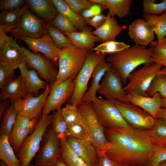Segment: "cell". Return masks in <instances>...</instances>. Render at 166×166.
Returning a JSON list of instances; mask_svg holds the SVG:
<instances>
[{
    "mask_svg": "<svg viewBox=\"0 0 166 166\" xmlns=\"http://www.w3.org/2000/svg\"><path fill=\"white\" fill-rule=\"evenodd\" d=\"M109 146L105 153L124 166H145L154 148L149 131L126 128L107 129Z\"/></svg>",
    "mask_w": 166,
    "mask_h": 166,
    "instance_id": "6da1fadb",
    "label": "cell"
},
{
    "mask_svg": "<svg viewBox=\"0 0 166 166\" xmlns=\"http://www.w3.org/2000/svg\"><path fill=\"white\" fill-rule=\"evenodd\" d=\"M152 48L135 44L121 52L108 57L106 61L110 63L123 83L128 81L129 75L139 66L153 63Z\"/></svg>",
    "mask_w": 166,
    "mask_h": 166,
    "instance_id": "7a4b0ae2",
    "label": "cell"
},
{
    "mask_svg": "<svg viewBox=\"0 0 166 166\" xmlns=\"http://www.w3.org/2000/svg\"><path fill=\"white\" fill-rule=\"evenodd\" d=\"M89 51L72 44L64 46L60 53L59 69L56 83L69 79H74L82 68Z\"/></svg>",
    "mask_w": 166,
    "mask_h": 166,
    "instance_id": "3957f363",
    "label": "cell"
},
{
    "mask_svg": "<svg viewBox=\"0 0 166 166\" xmlns=\"http://www.w3.org/2000/svg\"><path fill=\"white\" fill-rule=\"evenodd\" d=\"M77 107L81 115L82 125L86 130L97 153H105L109 143L105 134V128L98 120L91 103L81 101Z\"/></svg>",
    "mask_w": 166,
    "mask_h": 166,
    "instance_id": "277c9868",
    "label": "cell"
},
{
    "mask_svg": "<svg viewBox=\"0 0 166 166\" xmlns=\"http://www.w3.org/2000/svg\"><path fill=\"white\" fill-rule=\"evenodd\" d=\"M53 114L41 116L33 131L28 136L17 152L21 165L28 166L39 149L41 141L47 127L52 122Z\"/></svg>",
    "mask_w": 166,
    "mask_h": 166,
    "instance_id": "5b68a950",
    "label": "cell"
},
{
    "mask_svg": "<svg viewBox=\"0 0 166 166\" xmlns=\"http://www.w3.org/2000/svg\"><path fill=\"white\" fill-rule=\"evenodd\" d=\"M105 54L98 51H89L85 61L78 75L74 79L75 87L69 104L77 106L88 89V85L93 71L97 65L105 59Z\"/></svg>",
    "mask_w": 166,
    "mask_h": 166,
    "instance_id": "8992f818",
    "label": "cell"
},
{
    "mask_svg": "<svg viewBox=\"0 0 166 166\" xmlns=\"http://www.w3.org/2000/svg\"><path fill=\"white\" fill-rule=\"evenodd\" d=\"M161 67L152 63L144 65L139 69L132 72L128 78V83L124 87L126 93L146 96V92L155 77L159 73Z\"/></svg>",
    "mask_w": 166,
    "mask_h": 166,
    "instance_id": "52a82bcc",
    "label": "cell"
},
{
    "mask_svg": "<svg viewBox=\"0 0 166 166\" xmlns=\"http://www.w3.org/2000/svg\"><path fill=\"white\" fill-rule=\"evenodd\" d=\"M91 103L98 120L105 128L116 129L130 126L111 101L97 97Z\"/></svg>",
    "mask_w": 166,
    "mask_h": 166,
    "instance_id": "ba28073f",
    "label": "cell"
},
{
    "mask_svg": "<svg viewBox=\"0 0 166 166\" xmlns=\"http://www.w3.org/2000/svg\"><path fill=\"white\" fill-rule=\"evenodd\" d=\"M48 25L29 9L24 14L17 26L10 33L14 38L21 40L25 37L38 38L48 34Z\"/></svg>",
    "mask_w": 166,
    "mask_h": 166,
    "instance_id": "9c48e42d",
    "label": "cell"
},
{
    "mask_svg": "<svg viewBox=\"0 0 166 166\" xmlns=\"http://www.w3.org/2000/svg\"><path fill=\"white\" fill-rule=\"evenodd\" d=\"M110 101L116 105L124 118L132 127L149 131L155 125L156 119L140 107L130 103L117 101Z\"/></svg>",
    "mask_w": 166,
    "mask_h": 166,
    "instance_id": "30bf717a",
    "label": "cell"
},
{
    "mask_svg": "<svg viewBox=\"0 0 166 166\" xmlns=\"http://www.w3.org/2000/svg\"><path fill=\"white\" fill-rule=\"evenodd\" d=\"M74 87V79H69L59 83H53L41 116H46L52 111L61 109V106L71 98Z\"/></svg>",
    "mask_w": 166,
    "mask_h": 166,
    "instance_id": "8fae6325",
    "label": "cell"
},
{
    "mask_svg": "<svg viewBox=\"0 0 166 166\" xmlns=\"http://www.w3.org/2000/svg\"><path fill=\"white\" fill-rule=\"evenodd\" d=\"M122 83L118 75L111 67L102 79L97 92L109 101L129 103Z\"/></svg>",
    "mask_w": 166,
    "mask_h": 166,
    "instance_id": "7c38bea8",
    "label": "cell"
},
{
    "mask_svg": "<svg viewBox=\"0 0 166 166\" xmlns=\"http://www.w3.org/2000/svg\"><path fill=\"white\" fill-rule=\"evenodd\" d=\"M52 83L48 84L44 91L40 95L36 96L29 94L25 97L12 104L18 115L26 117L31 119L38 118L40 117L51 91Z\"/></svg>",
    "mask_w": 166,
    "mask_h": 166,
    "instance_id": "4fadbf2b",
    "label": "cell"
},
{
    "mask_svg": "<svg viewBox=\"0 0 166 166\" xmlns=\"http://www.w3.org/2000/svg\"><path fill=\"white\" fill-rule=\"evenodd\" d=\"M61 158V142L52 127L47 131L35 164L37 166H54Z\"/></svg>",
    "mask_w": 166,
    "mask_h": 166,
    "instance_id": "5bb4252c",
    "label": "cell"
},
{
    "mask_svg": "<svg viewBox=\"0 0 166 166\" xmlns=\"http://www.w3.org/2000/svg\"><path fill=\"white\" fill-rule=\"evenodd\" d=\"M26 56L27 66L35 70L47 82H54L56 80L58 72L53 61L40 53H33L21 45Z\"/></svg>",
    "mask_w": 166,
    "mask_h": 166,
    "instance_id": "9a60e30c",
    "label": "cell"
},
{
    "mask_svg": "<svg viewBox=\"0 0 166 166\" xmlns=\"http://www.w3.org/2000/svg\"><path fill=\"white\" fill-rule=\"evenodd\" d=\"M26 56L21 46L12 37L7 36L0 46V64L14 69L26 61Z\"/></svg>",
    "mask_w": 166,
    "mask_h": 166,
    "instance_id": "2e32d148",
    "label": "cell"
},
{
    "mask_svg": "<svg viewBox=\"0 0 166 166\" xmlns=\"http://www.w3.org/2000/svg\"><path fill=\"white\" fill-rule=\"evenodd\" d=\"M38 118L31 119L18 115L12 130L8 136L9 141L15 151H18L28 134L33 131Z\"/></svg>",
    "mask_w": 166,
    "mask_h": 166,
    "instance_id": "e0dca14e",
    "label": "cell"
},
{
    "mask_svg": "<svg viewBox=\"0 0 166 166\" xmlns=\"http://www.w3.org/2000/svg\"><path fill=\"white\" fill-rule=\"evenodd\" d=\"M21 40L26 43L29 49L33 52L42 53L56 64L58 63L61 49L56 45L52 38L48 34L36 38L25 37Z\"/></svg>",
    "mask_w": 166,
    "mask_h": 166,
    "instance_id": "ac0fdd59",
    "label": "cell"
},
{
    "mask_svg": "<svg viewBox=\"0 0 166 166\" xmlns=\"http://www.w3.org/2000/svg\"><path fill=\"white\" fill-rule=\"evenodd\" d=\"M67 142L72 151L89 166H97L98 156L90 141L68 136Z\"/></svg>",
    "mask_w": 166,
    "mask_h": 166,
    "instance_id": "d6986e66",
    "label": "cell"
},
{
    "mask_svg": "<svg viewBox=\"0 0 166 166\" xmlns=\"http://www.w3.org/2000/svg\"><path fill=\"white\" fill-rule=\"evenodd\" d=\"M128 34L136 44L145 46L153 41L155 38L152 27L143 19H137L129 25Z\"/></svg>",
    "mask_w": 166,
    "mask_h": 166,
    "instance_id": "ffe728a7",
    "label": "cell"
},
{
    "mask_svg": "<svg viewBox=\"0 0 166 166\" xmlns=\"http://www.w3.org/2000/svg\"><path fill=\"white\" fill-rule=\"evenodd\" d=\"M126 97L130 103L141 108L156 119V114L162 107V97L159 93L152 97L127 93Z\"/></svg>",
    "mask_w": 166,
    "mask_h": 166,
    "instance_id": "44dd1931",
    "label": "cell"
},
{
    "mask_svg": "<svg viewBox=\"0 0 166 166\" xmlns=\"http://www.w3.org/2000/svg\"><path fill=\"white\" fill-rule=\"evenodd\" d=\"M0 101L8 98L12 104L23 99L29 94L20 75L0 88Z\"/></svg>",
    "mask_w": 166,
    "mask_h": 166,
    "instance_id": "7402d4cb",
    "label": "cell"
},
{
    "mask_svg": "<svg viewBox=\"0 0 166 166\" xmlns=\"http://www.w3.org/2000/svg\"><path fill=\"white\" fill-rule=\"evenodd\" d=\"M111 67V64L105 59L101 61L97 65L92 74L91 85L83 96L81 101L91 103L97 97L96 93L101 80Z\"/></svg>",
    "mask_w": 166,
    "mask_h": 166,
    "instance_id": "603a6c76",
    "label": "cell"
},
{
    "mask_svg": "<svg viewBox=\"0 0 166 166\" xmlns=\"http://www.w3.org/2000/svg\"><path fill=\"white\" fill-rule=\"evenodd\" d=\"M20 74L29 94L38 96L40 90L46 88L48 83L42 80L34 69H28L26 61L19 68Z\"/></svg>",
    "mask_w": 166,
    "mask_h": 166,
    "instance_id": "cb8c5ba5",
    "label": "cell"
},
{
    "mask_svg": "<svg viewBox=\"0 0 166 166\" xmlns=\"http://www.w3.org/2000/svg\"><path fill=\"white\" fill-rule=\"evenodd\" d=\"M92 29L86 26L81 31L63 33L71 41L72 44L81 48L89 51L94 48L96 42H102L92 33Z\"/></svg>",
    "mask_w": 166,
    "mask_h": 166,
    "instance_id": "d4e9b609",
    "label": "cell"
},
{
    "mask_svg": "<svg viewBox=\"0 0 166 166\" xmlns=\"http://www.w3.org/2000/svg\"><path fill=\"white\" fill-rule=\"evenodd\" d=\"M30 10L48 24L55 17L58 12L51 0H26Z\"/></svg>",
    "mask_w": 166,
    "mask_h": 166,
    "instance_id": "484cf974",
    "label": "cell"
},
{
    "mask_svg": "<svg viewBox=\"0 0 166 166\" xmlns=\"http://www.w3.org/2000/svg\"><path fill=\"white\" fill-rule=\"evenodd\" d=\"M126 28L125 26H120L114 17L108 13L103 24L99 28L92 31V33L98 36L102 42H105L115 41L116 37Z\"/></svg>",
    "mask_w": 166,
    "mask_h": 166,
    "instance_id": "4316f807",
    "label": "cell"
},
{
    "mask_svg": "<svg viewBox=\"0 0 166 166\" xmlns=\"http://www.w3.org/2000/svg\"><path fill=\"white\" fill-rule=\"evenodd\" d=\"M92 2L105 6L112 17L117 15L123 18L131 14L130 7L132 0H90Z\"/></svg>",
    "mask_w": 166,
    "mask_h": 166,
    "instance_id": "83f0119b",
    "label": "cell"
},
{
    "mask_svg": "<svg viewBox=\"0 0 166 166\" xmlns=\"http://www.w3.org/2000/svg\"><path fill=\"white\" fill-rule=\"evenodd\" d=\"M29 9L27 4L16 10L1 11L0 14V28L6 33L10 32L17 26L24 14Z\"/></svg>",
    "mask_w": 166,
    "mask_h": 166,
    "instance_id": "f1b7e54d",
    "label": "cell"
},
{
    "mask_svg": "<svg viewBox=\"0 0 166 166\" xmlns=\"http://www.w3.org/2000/svg\"><path fill=\"white\" fill-rule=\"evenodd\" d=\"M58 13H60L68 19L79 31H81L86 26V23L80 14L73 11L65 0H51Z\"/></svg>",
    "mask_w": 166,
    "mask_h": 166,
    "instance_id": "f546056e",
    "label": "cell"
},
{
    "mask_svg": "<svg viewBox=\"0 0 166 166\" xmlns=\"http://www.w3.org/2000/svg\"><path fill=\"white\" fill-rule=\"evenodd\" d=\"M0 159L7 166H21L20 161L16 157L7 136L0 135Z\"/></svg>",
    "mask_w": 166,
    "mask_h": 166,
    "instance_id": "4dcf8cb0",
    "label": "cell"
},
{
    "mask_svg": "<svg viewBox=\"0 0 166 166\" xmlns=\"http://www.w3.org/2000/svg\"><path fill=\"white\" fill-rule=\"evenodd\" d=\"M143 17L152 27L157 41L162 40L166 36V12L160 15L144 14Z\"/></svg>",
    "mask_w": 166,
    "mask_h": 166,
    "instance_id": "1f68e13d",
    "label": "cell"
},
{
    "mask_svg": "<svg viewBox=\"0 0 166 166\" xmlns=\"http://www.w3.org/2000/svg\"><path fill=\"white\" fill-rule=\"evenodd\" d=\"M60 142L61 158L68 166H89L83 160L72 151L67 142L66 139Z\"/></svg>",
    "mask_w": 166,
    "mask_h": 166,
    "instance_id": "d6a6232c",
    "label": "cell"
},
{
    "mask_svg": "<svg viewBox=\"0 0 166 166\" xmlns=\"http://www.w3.org/2000/svg\"><path fill=\"white\" fill-rule=\"evenodd\" d=\"M149 133L154 146L166 147V123L164 121L156 119V124L149 130Z\"/></svg>",
    "mask_w": 166,
    "mask_h": 166,
    "instance_id": "836d02e7",
    "label": "cell"
},
{
    "mask_svg": "<svg viewBox=\"0 0 166 166\" xmlns=\"http://www.w3.org/2000/svg\"><path fill=\"white\" fill-rule=\"evenodd\" d=\"M17 115V112L13 105L11 104L8 108L2 117L0 129V135L8 136L10 134Z\"/></svg>",
    "mask_w": 166,
    "mask_h": 166,
    "instance_id": "e575fe53",
    "label": "cell"
},
{
    "mask_svg": "<svg viewBox=\"0 0 166 166\" xmlns=\"http://www.w3.org/2000/svg\"><path fill=\"white\" fill-rule=\"evenodd\" d=\"M52 128L60 140L66 139L67 122L61 113V109L53 114Z\"/></svg>",
    "mask_w": 166,
    "mask_h": 166,
    "instance_id": "d590c367",
    "label": "cell"
},
{
    "mask_svg": "<svg viewBox=\"0 0 166 166\" xmlns=\"http://www.w3.org/2000/svg\"><path fill=\"white\" fill-rule=\"evenodd\" d=\"M149 45L152 48V60L161 67L166 68V43L153 41Z\"/></svg>",
    "mask_w": 166,
    "mask_h": 166,
    "instance_id": "8d00e7d4",
    "label": "cell"
},
{
    "mask_svg": "<svg viewBox=\"0 0 166 166\" xmlns=\"http://www.w3.org/2000/svg\"><path fill=\"white\" fill-rule=\"evenodd\" d=\"M157 93L162 97H166V75L159 73L155 77L146 92V96L152 97Z\"/></svg>",
    "mask_w": 166,
    "mask_h": 166,
    "instance_id": "74e56055",
    "label": "cell"
},
{
    "mask_svg": "<svg viewBox=\"0 0 166 166\" xmlns=\"http://www.w3.org/2000/svg\"><path fill=\"white\" fill-rule=\"evenodd\" d=\"M130 46L124 42L113 41L102 42L92 50L105 54L115 53L122 51Z\"/></svg>",
    "mask_w": 166,
    "mask_h": 166,
    "instance_id": "f35d334b",
    "label": "cell"
},
{
    "mask_svg": "<svg viewBox=\"0 0 166 166\" xmlns=\"http://www.w3.org/2000/svg\"><path fill=\"white\" fill-rule=\"evenodd\" d=\"M48 34L52 38L55 44L61 49L64 46L72 44L71 40L62 32L50 24L47 27Z\"/></svg>",
    "mask_w": 166,
    "mask_h": 166,
    "instance_id": "ab89813d",
    "label": "cell"
},
{
    "mask_svg": "<svg viewBox=\"0 0 166 166\" xmlns=\"http://www.w3.org/2000/svg\"><path fill=\"white\" fill-rule=\"evenodd\" d=\"M50 25L58 29L63 33L79 31L68 19L59 13L57 14Z\"/></svg>",
    "mask_w": 166,
    "mask_h": 166,
    "instance_id": "60d3db41",
    "label": "cell"
},
{
    "mask_svg": "<svg viewBox=\"0 0 166 166\" xmlns=\"http://www.w3.org/2000/svg\"><path fill=\"white\" fill-rule=\"evenodd\" d=\"M62 115L67 123L73 124L82 125L81 120L77 106L66 104L61 109Z\"/></svg>",
    "mask_w": 166,
    "mask_h": 166,
    "instance_id": "b9f144b4",
    "label": "cell"
},
{
    "mask_svg": "<svg viewBox=\"0 0 166 166\" xmlns=\"http://www.w3.org/2000/svg\"><path fill=\"white\" fill-rule=\"evenodd\" d=\"M142 5L144 14L160 15L166 12V0L158 3L155 0H144Z\"/></svg>",
    "mask_w": 166,
    "mask_h": 166,
    "instance_id": "7bdbcfd3",
    "label": "cell"
},
{
    "mask_svg": "<svg viewBox=\"0 0 166 166\" xmlns=\"http://www.w3.org/2000/svg\"><path fill=\"white\" fill-rule=\"evenodd\" d=\"M166 161V147L155 146L145 166H155Z\"/></svg>",
    "mask_w": 166,
    "mask_h": 166,
    "instance_id": "ee69618b",
    "label": "cell"
},
{
    "mask_svg": "<svg viewBox=\"0 0 166 166\" xmlns=\"http://www.w3.org/2000/svg\"><path fill=\"white\" fill-rule=\"evenodd\" d=\"M67 134L68 136L90 141L84 127L81 124H73L67 123Z\"/></svg>",
    "mask_w": 166,
    "mask_h": 166,
    "instance_id": "f6af8a7d",
    "label": "cell"
},
{
    "mask_svg": "<svg viewBox=\"0 0 166 166\" xmlns=\"http://www.w3.org/2000/svg\"><path fill=\"white\" fill-rule=\"evenodd\" d=\"M74 12L80 14L83 10L90 7L94 3L90 0H64Z\"/></svg>",
    "mask_w": 166,
    "mask_h": 166,
    "instance_id": "bcb514c9",
    "label": "cell"
},
{
    "mask_svg": "<svg viewBox=\"0 0 166 166\" xmlns=\"http://www.w3.org/2000/svg\"><path fill=\"white\" fill-rule=\"evenodd\" d=\"M14 70L6 66L0 64V88L16 78Z\"/></svg>",
    "mask_w": 166,
    "mask_h": 166,
    "instance_id": "7dc6e473",
    "label": "cell"
},
{
    "mask_svg": "<svg viewBox=\"0 0 166 166\" xmlns=\"http://www.w3.org/2000/svg\"><path fill=\"white\" fill-rule=\"evenodd\" d=\"M27 4L26 0H0V10L1 11L16 10Z\"/></svg>",
    "mask_w": 166,
    "mask_h": 166,
    "instance_id": "c3c4849f",
    "label": "cell"
},
{
    "mask_svg": "<svg viewBox=\"0 0 166 166\" xmlns=\"http://www.w3.org/2000/svg\"><path fill=\"white\" fill-rule=\"evenodd\" d=\"M106 9L105 6L94 3L89 8L82 11L80 14L84 19L90 18L101 13Z\"/></svg>",
    "mask_w": 166,
    "mask_h": 166,
    "instance_id": "681fc988",
    "label": "cell"
},
{
    "mask_svg": "<svg viewBox=\"0 0 166 166\" xmlns=\"http://www.w3.org/2000/svg\"><path fill=\"white\" fill-rule=\"evenodd\" d=\"M106 18V16L101 13L90 18L84 19V20L86 23L96 30L102 26Z\"/></svg>",
    "mask_w": 166,
    "mask_h": 166,
    "instance_id": "f907efd6",
    "label": "cell"
},
{
    "mask_svg": "<svg viewBox=\"0 0 166 166\" xmlns=\"http://www.w3.org/2000/svg\"><path fill=\"white\" fill-rule=\"evenodd\" d=\"M97 154L98 160L97 166H124L110 159L105 153Z\"/></svg>",
    "mask_w": 166,
    "mask_h": 166,
    "instance_id": "816d5d0a",
    "label": "cell"
},
{
    "mask_svg": "<svg viewBox=\"0 0 166 166\" xmlns=\"http://www.w3.org/2000/svg\"><path fill=\"white\" fill-rule=\"evenodd\" d=\"M10 101V99L7 98L0 101V119L1 120L2 117L6 110Z\"/></svg>",
    "mask_w": 166,
    "mask_h": 166,
    "instance_id": "f5cc1de1",
    "label": "cell"
},
{
    "mask_svg": "<svg viewBox=\"0 0 166 166\" xmlns=\"http://www.w3.org/2000/svg\"><path fill=\"white\" fill-rule=\"evenodd\" d=\"M156 118L161 119L166 123V108H160L156 114Z\"/></svg>",
    "mask_w": 166,
    "mask_h": 166,
    "instance_id": "db71d44e",
    "label": "cell"
},
{
    "mask_svg": "<svg viewBox=\"0 0 166 166\" xmlns=\"http://www.w3.org/2000/svg\"><path fill=\"white\" fill-rule=\"evenodd\" d=\"M7 36L6 33L0 28V46H1Z\"/></svg>",
    "mask_w": 166,
    "mask_h": 166,
    "instance_id": "11a10c76",
    "label": "cell"
},
{
    "mask_svg": "<svg viewBox=\"0 0 166 166\" xmlns=\"http://www.w3.org/2000/svg\"><path fill=\"white\" fill-rule=\"evenodd\" d=\"M54 166H68L65 162L61 158L58 160Z\"/></svg>",
    "mask_w": 166,
    "mask_h": 166,
    "instance_id": "9f6ffc18",
    "label": "cell"
},
{
    "mask_svg": "<svg viewBox=\"0 0 166 166\" xmlns=\"http://www.w3.org/2000/svg\"><path fill=\"white\" fill-rule=\"evenodd\" d=\"M162 107L166 108V97H162Z\"/></svg>",
    "mask_w": 166,
    "mask_h": 166,
    "instance_id": "6f0895ef",
    "label": "cell"
},
{
    "mask_svg": "<svg viewBox=\"0 0 166 166\" xmlns=\"http://www.w3.org/2000/svg\"><path fill=\"white\" fill-rule=\"evenodd\" d=\"M159 73L166 75V68H163L161 69L160 72Z\"/></svg>",
    "mask_w": 166,
    "mask_h": 166,
    "instance_id": "680465c9",
    "label": "cell"
},
{
    "mask_svg": "<svg viewBox=\"0 0 166 166\" xmlns=\"http://www.w3.org/2000/svg\"><path fill=\"white\" fill-rule=\"evenodd\" d=\"M155 166H166V163L165 161L162 162Z\"/></svg>",
    "mask_w": 166,
    "mask_h": 166,
    "instance_id": "91938a15",
    "label": "cell"
},
{
    "mask_svg": "<svg viewBox=\"0 0 166 166\" xmlns=\"http://www.w3.org/2000/svg\"><path fill=\"white\" fill-rule=\"evenodd\" d=\"M157 42L159 43H166V36L161 41H160Z\"/></svg>",
    "mask_w": 166,
    "mask_h": 166,
    "instance_id": "94428289",
    "label": "cell"
},
{
    "mask_svg": "<svg viewBox=\"0 0 166 166\" xmlns=\"http://www.w3.org/2000/svg\"><path fill=\"white\" fill-rule=\"evenodd\" d=\"M0 166H7L4 162L2 161L0 164Z\"/></svg>",
    "mask_w": 166,
    "mask_h": 166,
    "instance_id": "6125c7cd",
    "label": "cell"
},
{
    "mask_svg": "<svg viewBox=\"0 0 166 166\" xmlns=\"http://www.w3.org/2000/svg\"><path fill=\"white\" fill-rule=\"evenodd\" d=\"M28 166H37L35 165H33V164H29Z\"/></svg>",
    "mask_w": 166,
    "mask_h": 166,
    "instance_id": "be15d7a7",
    "label": "cell"
},
{
    "mask_svg": "<svg viewBox=\"0 0 166 166\" xmlns=\"http://www.w3.org/2000/svg\"><path fill=\"white\" fill-rule=\"evenodd\" d=\"M21 166H24V165H21Z\"/></svg>",
    "mask_w": 166,
    "mask_h": 166,
    "instance_id": "e7e4bbea",
    "label": "cell"
},
{
    "mask_svg": "<svg viewBox=\"0 0 166 166\" xmlns=\"http://www.w3.org/2000/svg\"><path fill=\"white\" fill-rule=\"evenodd\" d=\"M165 162H166V161H165Z\"/></svg>",
    "mask_w": 166,
    "mask_h": 166,
    "instance_id": "03108f58",
    "label": "cell"
}]
</instances>
